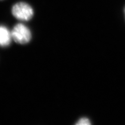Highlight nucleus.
Returning <instances> with one entry per match:
<instances>
[{"label":"nucleus","instance_id":"2","mask_svg":"<svg viewBox=\"0 0 125 125\" xmlns=\"http://www.w3.org/2000/svg\"><path fill=\"white\" fill-rule=\"evenodd\" d=\"M11 37L18 43L25 44L29 42L31 34L29 29L22 23L16 25L11 31Z\"/></svg>","mask_w":125,"mask_h":125},{"label":"nucleus","instance_id":"4","mask_svg":"<svg viewBox=\"0 0 125 125\" xmlns=\"http://www.w3.org/2000/svg\"><path fill=\"white\" fill-rule=\"evenodd\" d=\"M75 125H91V124L88 118H82L78 121Z\"/></svg>","mask_w":125,"mask_h":125},{"label":"nucleus","instance_id":"1","mask_svg":"<svg viewBox=\"0 0 125 125\" xmlns=\"http://www.w3.org/2000/svg\"><path fill=\"white\" fill-rule=\"evenodd\" d=\"M12 14L14 16L20 21H27L32 17L33 10L29 4L25 2H19L13 6Z\"/></svg>","mask_w":125,"mask_h":125},{"label":"nucleus","instance_id":"3","mask_svg":"<svg viewBox=\"0 0 125 125\" xmlns=\"http://www.w3.org/2000/svg\"><path fill=\"white\" fill-rule=\"evenodd\" d=\"M11 34L6 27L0 26V46H8L11 41Z\"/></svg>","mask_w":125,"mask_h":125}]
</instances>
